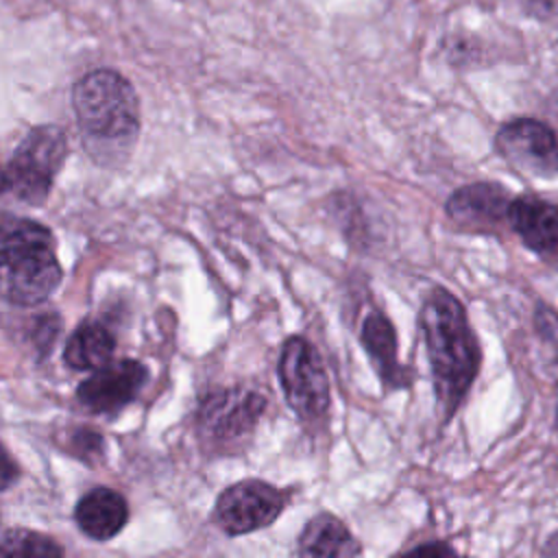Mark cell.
Returning <instances> with one entry per match:
<instances>
[{
  "mask_svg": "<svg viewBox=\"0 0 558 558\" xmlns=\"http://www.w3.org/2000/svg\"><path fill=\"white\" fill-rule=\"evenodd\" d=\"M68 137L57 124L31 126L13 155L0 163V196L11 194L28 205H41L65 161Z\"/></svg>",
  "mask_w": 558,
  "mask_h": 558,
  "instance_id": "obj_4",
  "label": "cell"
},
{
  "mask_svg": "<svg viewBox=\"0 0 558 558\" xmlns=\"http://www.w3.org/2000/svg\"><path fill=\"white\" fill-rule=\"evenodd\" d=\"M264 405L266 399L255 390H216L198 408V427L211 442H238L253 432Z\"/></svg>",
  "mask_w": 558,
  "mask_h": 558,
  "instance_id": "obj_8",
  "label": "cell"
},
{
  "mask_svg": "<svg viewBox=\"0 0 558 558\" xmlns=\"http://www.w3.org/2000/svg\"><path fill=\"white\" fill-rule=\"evenodd\" d=\"M52 231L22 216H0V299L39 305L61 283Z\"/></svg>",
  "mask_w": 558,
  "mask_h": 558,
  "instance_id": "obj_3",
  "label": "cell"
},
{
  "mask_svg": "<svg viewBox=\"0 0 558 558\" xmlns=\"http://www.w3.org/2000/svg\"><path fill=\"white\" fill-rule=\"evenodd\" d=\"M418 329L425 340L436 397L451 416L480 373V342L469 325L464 305L442 286L432 288L423 299Z\"/></svg>",
  "mask_w": 558,
  "mask_h": 558,
  "instance_id": "obj_2",
  "label": "cell"
},
{
  "mask_svg": "<svg viewBox=\"0 0 558 558\" xmlns=\"http://www.w3.org/2000/svg\"><path fill=\"white\" fill-rule=\"evenodd\" d=\"M360 338L384 388H405L410 384V371L399 362L397 333L388 316L377 310L371 312L362 323Z\"/></svg>",
  "mask_w": 558,
  "mask_h": 558,
  "instance_id": "obj_12",
  "label": "cell"
},
{
  "mask_svg": "<svg viewBox=\"0 0 558 558\" xmlns=\"http://www.w3.org/2000/svg\"><path fill=\"white\" fill-rule=\"evenodd\" d=\"M76 525L96 541H107L116 536L129 521L126 499L107 486H96L87 490L74 508Z\"/></svg>",
  "mask_w": 558,
  "mask_h": 558,
  "instance_id": "obj_13",
  "label": "cell"
},
{
  "mask_svg": "<svg viewBox=\"0 0 558 558\" xmlns=\"http://www.w3.org/2000/svg\"><path fill=\"white\" fill-rule=\"evenodd\" d=\"M148 379V371L137 360L107 362L76 388L81 405L96 414H107L131 403Z\"/></svg>",
  "mask_w": 558,
  "mask_h": 558,
  "instance_id": "obj_9",
  "label": "cell"
},
{
  "mask_svg": "<svg viewBox=\"0 0 558 558\" xmlns=\"http://www.w3.org/2000/svg\"><path fill=\"white\" fill-rule=\"evenodd\" d=\"M525 11L538 20H549L556 13V0H525Z\"/></svg>",
  "mask_w": 558,
  "mask_h": 558,
  "instance_id": "obj_20",
  "label": "cell"
},
{
  "mask_svg": "<svg viewBox=\"0 0 558 558\" xmlns=\"http://www.w3.org/2000/svg\"><path fill=\"white\" fill-rule=\"evenodd\" d=\"M508 225L536 255L558 262V205L538 196H514Z\"/></svg>",
  "mask_w": 558,
  "mask_h": 558,
  "instance_id": "obj_11",
  "label": "cell"
},
{
  "mask_svg": "<svg viewBox=\"0 0 558 558\" xmlns=\"http://www.w3.org/2000/svg\"><path fill=\"white\" fill-rule=\"evenodd\" d=\"M116 349L113 333L100 323H83L68 338L63 360L74 371H96L111 360Z\"/></svg>",
  "mask_w": 558,
  "mask_h": 558,
  "instance_id": "obj_15",
  "label": "cell"
},
{
  "mask_svg": "<svg viewBox=\"0 0 558 558\" xmlns=\"http://www.w3.org/2000/svg\"><path fill=\"white\" fill-rule=\"evenodd\" d=\"M556 429H558V405H556Z\"/></svg>",
  "mask_w": 558,
  "mask_h": 558,
  "instance_id": "obj_22",
  "label": "cell"
},
{
  "mask_svg": "<svg viewBox=\"0 0 558 558\" xmlns=\"http://www.w3.org/2000/svg\"><path fill=\"white\" fill-rule=\"evenodd\" d=\"M554 105H556V111H558V87L554 89Z\"/></svg>",
  "mask_w": 558,
  "mask_h": 558,
  "instance_id": "obj_21",
  "label": "cell"
},
{
  "mask_svg": "<svg viewBox=\"0 0 558 558\" xmlns=\"http://www.w3.org/2000/svg\"><path fill=\"white\" fill-rule=\"evenodd\" d=\"M288 493L262 482V480H242L220 493L214 521L229 536L257 532L270 525L288 504Z\"/></svg>",
  "mask_w": 558,
  "mask_h": 558,
  "instance_id": "obj_6",
  "label": "cell"
},
{
  "mask_svg": "<svg viewBox=\"0 0 558 558\" xmlns=\"http://www.w3.org/2000/svg\"><path fill=\"white\" fill-rule=\"evenodd\" d=\"M20 475V469L15 460L9 456V451L0 445V490H7Z\"/></svg>",
  "mask_w": 558,
  "mask_h": 558,
  "instance_id": "obj_19",
  "label": "cell"
},
{
  "mask_svg": "<svg viewBox=\"0 0 558 558\" xmlns=\"http://www.w3.org/2000/svg\"><path fill=\"white\" fill-rule=\"evenodd\" d=\"M495 148L519 172L551 177L558 172V137L554 129L534 118H514L499 126Z\"/></svg>",
  "mask_w": 558,
  "mask_h": 558,
  "instance_id": "obj_7",
  "label": "cell"
},
{
  "mask_svg": "<svg viewBox=\"0 0 558 558\" xmlns=\"http://www.w3.org/2000/svg\"><path fill=\"white\" fill-rule=\"evenodd\" d=\"M395 558H464V556H460L451 545H447L442 541H429V543L412 547L403 554H397Z\"/></svg>",
  "mask_w": 558,
  "mask_h": 558,
  "instance_id": "obj_18",
  "label": "cell"
},
{
  "mask_svg": "<svg viewBox=\"0 0 558 558\" xmlns=\"http://www.w3.org/2000/svg\"><path fill=\"white\" fill-rule=\"evenodd\" d=\"M512 196L493 181H477L458 187L445 203V211L451 222L473 233L497 231L508 222Z\"/></svg>",
  "mask_w": 558,
  "mask_h": 558,
  "instance_id": "obj_10",
  "label": "cell"
},
{
  "mask_svg": "<svg viewBox=\"0 0 558 558\" xmlns=\"http://www.w3.org/2000/svg\"><path fill=\"white\" fill-rule=\"evenodd\" d=\"M0 558H63V547L33 530H7L0 534Z\"/></svg>",
  "mask_w": 558,
  "mask_h": 558,
  "instance_id": "obj_16",
  "label": "cell"
},
{
  "mask_svg": "<svg viewBox=\"0 0 558 558\" xmlns=\"http://www.w3.org/2000/svg\"><path fill=\"white\" fill-rule=\"evenodd\" d=\"M360 543L333 514L312 517L299 536V558H357Z\"/></svg>",
  "mask_w": 558,
  "mask_h": 558,
  "instance_id": "obj_14",
  "label": "cell"
},
{
  "mask_svg": "<svg viewBox=\"0 0 558 558\" xmlns=\"http://www.w3.org/2000/svg\"><path fill=\"white\" fill-rule=\"evenodd\" d=\"M279 381L288 405L305 421L320 418L329 408V379L314 344L301 336L283 342L279 364Z\"/></svg>",
  "mask_w": 558,
  "mask_h": 558,
  "instance_id": "obj_5",
  "label": "cell"
},
{
  "mask_svg": "<svg viewBox=\"0 0 558 558\" xmlns=\"http://www.w3.org/2000/svg\"><path fill=\"white\" fill-rule=\"evenodd\" d=\"M68 445L72 447L74 456H78L81 460H85L89 464L94 460H98L102 456V449H105L102 436L98 432L89 429V427H78L76 432H72Z\"/></svg>",
  "mask_w": 558,
  "mask_h": 558,
  "instance_id": "obj_17",
  "label": "cell"
},
{
  "mask_svg": "<svg viewBox=\"0 0 558 558\" xmlns=\"http://www.w3.org/2000/svg\"><path fill=\"white\" fill-rule=\"evenodd\" d=\"M72 109L89 157L102 166L124 161L140 137L142 111L133 83L113 68L85 72L72 87Z\"/></svg>",
  "mask_w": 558,
  "mask_h": 558,
  "instance_id": "obj_1",
  "label": "cell"
}]
</instances>
